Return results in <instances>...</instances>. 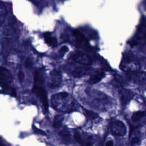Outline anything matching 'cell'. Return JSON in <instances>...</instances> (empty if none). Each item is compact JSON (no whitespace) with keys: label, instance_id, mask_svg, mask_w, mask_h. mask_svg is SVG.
<instances>
[{"label":"cell","instance_id":"obj_3","mask_svg":"<svg viewBox=\"0 0 146 146\" xmlns=\"http://www.w3.org/2000/svg\"><path fill=\"white\" fill-rule=\"evenodd\" d=\"M140 67L139 61L132 55H124L120 64V69L128 72H136L140 69Z\"/></svg>","mask_w":146,"mask_h":146},{"label":"cell","instance_id":"obj_20","mask_svg":"<svg viewBox=\"0 0 146 146\" xmlns=\"http://www.w3.org/2000/svg\"><path fill=\"white\" fill-rule=\"evenodd\" d=\"M68 51V47L64 46L60 48V50H59V53H60V55L62 56H63V55H64V54H65L66 52H67Z\"/></svg>","mask_w":146,"mask_h":146},{"label":"cell","instance_id":"obj_16","mask_svg":"<svg viewBox=\"0 0 146 146\" xmlns=\"http://www.w3.org/2000/svg\"><path fill=\"white\" fill-rule=\"evenodd\" d=\"M145 111H137V112H134L132 114L131 119L133 121H137L139 120L140 119H141L143 117H144L145 116Z\"/></svg>","mask_w":146,"mask_h":146},{"label":"cell","instance_id":"obj_1","mask_svg":"<svg viewBox=\"0 0 146 146\" xmlns=\"http://www.w3.org/2000/svg\"><path fill=\"white\" fill-rule=\"evenodd\" d=\"M51 104L54 109L62 112H71L76 110L77 104L67 92H62L52 96Z\"/></svg>","mask_w":146,"mask_h":146},{"label":"cell","instance_id":"obj_4","mask_svg":"<svg viewBox=\"0 0 146 146\" xmlns=\"http://www.w3.org/2000/svg\"><path fill=\"white\" fill-rule=\"evenodd\" d=\"M74 138L80 146H93L94 139L93 136L86 132L76 131Z\"/></svg>","mask_w":146,"mask_h":146},{"label":"cell","instance_id":"obj_5","mask_svg":"<svg viewBox=\"0 0 146 146\" xmlns=\"http://www.w3.org/2000/svg\"><path fill=\"white\" fill-rule=\"evenodd\" d=\"M13 76L9 70L4 67H0V87L2 90L8 88L12 82Z\"/></svg>","mask_w":146,"mask_h":146},{"label":"cell","instance_id":"obj_8","mask_svg":"<svg viewBox=\"0 0 146 146\" xmlns=\"http://www.w3.org/2000/svg\"><path fill=\"white\" fill-rule=\"evenodd\" d=\"M62 80V73L59 70H54L51 72L48 82L49 86L51 88H56L59 87L61 84Z\"/></svg>","mask_w":146,"mask_h":146},{"label":"cell","instance_id":"obj_14","mask_svg":"<svg viewBox=\"0 0 146 146\" xmlns=\"http://www.w3.org/2000/svg\"><path fill=\"white\" fill-rule=\"evenodd\" d=\"M64 119V117L63 115H56L54 117L52 126L55 128H59L61 126L62 121Z\"/></svg>","mask_w":146,"mask_h":146},{"label":"cell","instance_id":"obj_23","mask_svg":"<svg viewBox=\"0 0 146 146\" xmlns=\"http://www.w3.org/2000/svg\"><path fill=\"white\" fill-rule=\"evenodd\" d=\"M32 64V61L30 59H27L25 62V66L26 67H29Z\"/></svg>","mask_w":146,"mask_h":146},{"label":"cell","instance_id":"obj_15","mask_svg":"<svg viewBox=\"0 0 146 146\" xmlns=\"http://www.w3.org/2000/svg\"><path fill=\"white\" fill-rule=\"evenodd\" d=\"M7 14L6 9L4 5L0 3V26L4 22Z\"/></svg>","mask_w":146,"mask_h":146},{"label":"cell","instance_id":"obj_9","mask_svg":"<svg viewBox=\"0 0 146 146\" xmlns=\"http://www.w3.org/2000/svg\"><path fill=\"white\" fill-rule=\"evenodd\" d=\"M119 96L120 98L122 104L125 106L129 103V102L133 98V92L128 89L120 88L119 90Z\"/></svg>","mask_w":146,"mask_h":146},{"label":"cell","instance_id":"obj_11","mask_svg":"<svg viewBox=\"0 0 146 146\" xmlns=\"http://www.w3.org/2000/svg\"><path fill=\"white\" fill-rule=\"evenodd\" d=\"M105 76L104 71H96L92 74L87 80V83L91 84H95L100 82Z\"/></svg>","mask_w":146,"mask_h":146},{"label":"cell","instance_id":"obj_22","mask_svg":"<svg viewBox=\"0 0 146 146\" xmlns=\"http://www.w3.org/2000/svg\"><path fill=\"white\" fill-rule=\"evenodd\" d=\"M18 79H19V80L21 83H22L24 79H25V74H24V72L22 71H20L18 73Z\"/></svg>","mask_w":146,"mask_h":146},{"label":"cell","instance_id":"obj_19","mask_svg":"<svg viewBox=\"0 0 146 146\" xmlns=\"http://www.w3.org/2000/svg\"><path fill=\"white\" fill-rule=\"evenodd\" d=\"M33 130L34 131L37 133V134H39V135H46V133L42 130H40V129H38L37 127H35L34 125H33Z\"/></svg>","mask_w":146,"mask_h":146},{"label":"cell","instance_id":"obj_18","mask_svg":"<svg viewBox=\"0 0 146 146\" xmlns=\"http://www.w3.org/2000/svg\"><path fill=\"white\" fill-rule=\"evenodd\" d=\"M84 112H85L86 116L91 119H96L98 117V115L96 113H94V112H92L86 110H84Z\"/></svg>","mask_w":146,"mask_h":146},{"label":"cell","instance_id":"obj_7","mask_svg":"<svg viewBox=\"0 0 146 146\" xmlns=\"http://www.w3.org/2000/svg\"><path fill=\"white\" fill-rule=\"evenodd\" d=\"M110 129L113 134L118 136H124L127 133V128L125 124L118 120H115L111 122Z\"/></svg>","mask_w":146,"mask_h":146},{"label":"cell","instance_id":"obj_13","mask_svg":"<svg viewBox=\"0 0 146 146\" xmlns=\"http://www.w3.org/2000/svg\"><path fill=\"white\" fill-rule=\"evenodd\" d=\"M43 37L44 38V40L45 42L50 45V46H55L57 44V40L55 37H54L51 35V33L47 32V33H44L43 34Z\"/></svg>","mask_w":146,"mask_h":146},{"label":"cell","instance_id":"obj_12","mask_svg":"<svg viewBox=\"0 0 146 146\" xmlns=\"http://www.w3.org/2000/svg\"><path fill=\"white\" fill-rule=\"evenodd\" d=\"M89 69L86 67H77L71 71V74L75 77H80L88 74Z\"/></svg>","mask_w":146,"mask_h":146},{"label":"cell","instance_id":"obj_10","mask_svg":"<svg viewBox=\"0 0 146 146\" xmlns=\"http://www.w3.org/2000/svg\"><path fill=\"white\" fill-rule=\"evenodd\" d=\"M130 73L128 76V79L136 83H144L145 82V75L144 72Z\"/></svg>","mask_w":146,"mask_h":146},{"label":"cell","instance_id":"obj_21","mask_svg":"<svg viewBox=\"0 0 146 146\" xmlns=\"http://www.w3.org/2000/svg\"><path fill=\"white\" fill-rule=\"evenodd\" d=\"M139 140H140V139L137 136H135V137H132L131 140V145L133 146V145L137 144L139 143Z\"/></svg>","mask_w":146,"mask_h":146},{"label":"cell","instance_id":"obj_24","mask_svg":"<svg viewBox=\"0 0 146 146\" xmlns=\"http://www.w3.org/2000/svg\"><path fill=\"white\" fill-rule=\"evenodd\" d=\"M106 146H113V141L112 140H108L106 143Z\"/></svg>","mask_w":146,"mask_h":146},{"label":"cell","instance_id":"obj_2","mask_svg":"<svg viewBox=\"0 0 146 146\" xmlns=\"http://www.w3.org/2000/svg\"><path fill=\"white\" fill-rule=\"evenodd\" d=\"M33 92L40 99L45 110L47 111L48 103L44 87V73L42 69L36 70L35 72Z\"/></svg>","mask_w":146,"mask_h":146},{"label":"cell","instance_id":"obj_17","mask_svg":"<svg viewBox=\"0 0 146 146\" xmlns=\"http://www.w3.org/2000/svg\"><path fill=\"white\" fill-rule=\"evenodd\" d=\"M59 135L63 138H68L70 136V133L66 127H63L59 132Z\"/></svg>","mask_w":146,"mask_h":146},{"label":"cell","instance_id":"obj_6","mask_svg":"<svg viewBox=\"0 0 146 146\" xmlns=\"http://www.w3.org/2000/svg\"><path fill=\"white\" fill-rule=\"evenodd\" d=\"M71 59L74 62L80 64L87 66L92 63L91 57L85 52L82 51H76L71 56Z\"/></svg>","mask_w":146,"mask_h":146}]
</instances>
